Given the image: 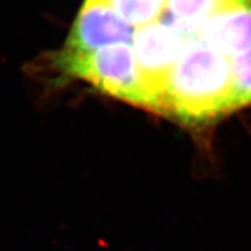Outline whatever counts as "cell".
I'll use <instances>...</instances> for the list:
<instances>
[{"label": "cell", "mask_w": 251, "mask_h": 251, "mask_svg": "<svg viewBox=\"0 0 251 251\" xmlns=\"http://www.w3.org/2000/svg\"><path fill=\"white\" fill-rule=\"evenodd\" d=\"M167 114L190 123L235 110L231 59L200 37L186 39L169 77Z\"/></svg>", "instance_id": "6da1fadb"}, {"label": "cell", "mask_w": 251, "mask_h": 251, "mask_svg": "<svg viewBox=\"0 0 251 251\" xmlns=\"http://www.w3.org/2000/svg\"><path fill=\"white\" fill-rule=\"evenodd\" d=\"M68 75L85 79L102 93L145 108L135 51L131 44H117L95 51L60 56Z\"/></svg>", "instance_id": "7a4b0ae2"}, {"label": "cell", "mask_w": 251, "mask_h": 251, "mask_svg": "<svg viewBox=\"0 0 251 251\" xmlns=\"http://www.w3.org/2000/svg\"><path fill=\"white\" fill-rule=\"evenodd\" d=\"M185 40L167 20L155 21L135 31L132 48L146 109L167 114L169 77Z\"/></svg>", "instance_id": "3957f363"}, {"label": "cell", "mask_w": 251, "mask_h": 251, "mask_svg": "<svg viewBox=\"0 0 251 251\" xmlns=\"http://www.w3.org/2000/svg\"><path fill=\"white\" fill-rule=\"evenodd\" d=\"M133 35V27L117 13L108 0H85L62 56L91 53L117 44H131Z\"/></svg>", "instance_id": "277c9868"}, {"label": "cell", "mask_w": 251, "mask_h": 251, "mask_svg": "<svg viewBox=\"0 0 251 251\" xmlns=\"http://www.w3.org/2000/svg\"><path fill=\"white\" fill-rule=\"evenodd\" d=\"M198 37L229 59L251 48V0H237L205 20Z\"/></svg>", "instance_id": "5b68a950"}, {"label": "cell", "mask_w": 251, "mask_h": 251, "mask_svg": "<svg viewBox=\"0 0 251 251\" xmlns=\"http://www.w3.org/2000/svg\"><path fill=\"white\" fill-rule=\"evenodd\" d=\"M237 0H165L169 24L185 39L198 36L205 20Z\"/></svg>", "instance_id": "8992f818"}, {"label": "cell", "mask_w": 251, "mask_h": 251, "mask_svg": "<svg viewBox=\"0 0 251 251\" xmlns=\"http://www.w3.org/2000/svg\"><path fill=\"white\" fill-rule=\"evenodd\" d=\"M114 10L132 27L142 26L162 20L165 0H108Z\"/></svg>", "instance_id": "52a82bcc"}, {"label": "cell", "mask_w": 251, "mask_h": 251, "mask_svg": "<svg viewBox=\"0 0 251 251\" xmlns=\"http://www.w3.org/2000/svg\"><path fill=\"white\" fill-rule=\"evenodd\" d=\"M235 110L251 104V48L231 59Z\"/></svg>", "instance_id": "ba28073f"}]
</instances>
